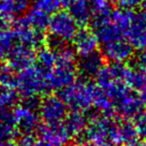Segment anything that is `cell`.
I'll return each instance as SVG.
<instances>
[{
    "instance_id": "38",
    "label": "cell",
    "mask_w": 146,
    "mask_h": 146,
    "mask_svg": "<svg viewBox=\"0 0 146 146\" xmlns=\"http://www.w3.org/2000/svg\"><path fill=\"white\" fill-rule=\"evenodd\" d=\"M141 92V94H140V98H141L142 100V103H143L144 107H146V88H144Z\"/></svg>"
},
{
    "instance_id": "28",
    "label": "cell",
    "mask_w": 146,
    "mask_h": 146,
    "mask_svg": "<svg viewBox=\"0 0 146 146\" xmlns=\"http://www.w3.org/2000/svg\"><path fill=\"white\" fill-rule=\"evenodd\" d=\"M33 7L51 15L60 9L59 0H32Z\"/></svg>"
},
{
    "instance_id": "36",
    "label": "cell",
    "mask_w": 146,
    "mask_h": 146,
    "mask_svg": "<svg viewBox=\"0 0 146 146\" xmlns=\"http://www.w3.org/2000/svg\"><path fill=\"white\" fill-rule=\"evenodd\" d=\"M76 0H59V3H60L61 7H64V8H69L70 5H72L73 3L75 2Z\"/></svg>"
},
{
    "instance_id": "19",
    "label": "cell",
    "mask_w": 146,
    "mask_h": 146,
    "mask_svg": "<svg viewBox=\"0 0 146 146\" xmlns=\"http://www.w3.org/2000/svg\"><path fill=\"white\" fill-rule=\"evenodd\" d=\"M92 27L98 42L101 45L124 38V32L111 22V19Z\"/></svg>"
},
{
    "instance_id": "22",
    "label": "cell",
    "mask_w": 146,
    "mask_h": 146,
    "mask_svg": "<svg viewBox=\"0 0 146 146\" xmlns=\"http://www.w3.org/2000/svg\"><path fill=\"white\" fill-rule=\"evenodd\" d=\"M17 133L12 111L0 109V139H13Z\"/></svg>"
},
{
    "instance_id": "15",
    "label": "cell",
    "mask_w": 146,
    "mask_h": 146,
    "mask_svg": "<svg viewBox=\"0 0 146 146\" xmlns=\"http://www.w3.org/2000/svg\"><path fill=\"white\" fill-rule=\"evenodd\" d=\"M116 113L121 119H134L144 110V105L140 96L134 95L131 92L115 102Z\"/></svg>"
},
{
    "instance_id": "13",
    "label": "cell",
    "mask_w": 146,
    "mask_h": 146,
    "mask_svg": "<svg viewBox=\"0 0 146 146\" xmlns=\"http://www.w3.org/2000/svg\"><path fill=\"white\" fill-rule=\"evenodd\" d=\"M73 49L75 50L76 54L80 57L89 55L93 52H96L98 49L99 42L97 37L94 34L93 30H90L85 27L78 29L77 33L72 39Z\"/></svg>"
},
{
    "instance_id": "4",
    "label": "cell",
    "mask_w": 146,
    "mask_h": 146,
    "mask_svg": "<svg viewBox=\"0 0 146 146\" xmlns=\"http://www.w3.org/2000/svg\"><path fill=\"white\" fill-rule=\"evenodd\" d=\"M78 24L67 11H57L49 19L48 30L50 36L67 43L72 41L78 31Z\"/></svg>"
},
{
    "instance_id": "8",
    "label": "cell",
    "mask_w": 146,
    "mask_h": 146,
    "mask_svg": "<svg viewBox=\"0 0 146 146\" xmlns=\"http://www.w3.org/2000/svg\"><path fill=\"white\" fill-rule=\"evenodd\" d=\"M15 127L18 133L21 134H32L36 132L38 126L40 125V117L38 111L27 106L16 105L13 108Z\"/></svg>"
},
{
    "instance_id": "24",
    "label": "cell",
    "mask_w": 146,
    "mask_h": 146,
    "mask_svg": "<svg viewBox=\"0 0 146 146\" xmlns=\"http://www.w3.org/2000/svg\"><path fill=\"white\" fill-rule=\"evenodd\" d=\"M134 18V12L129 9H124L120 7L119 9L112 10L111 12V22L115 24L120 30H122L125 34V31L131 25Z\"/></svg>"
},
{
    "instance_id": "42",
    "label": "cell",
    "mask_w": 146,
    "mask_h": 146,
    "mask_svg": "<svg viewBox=\"0 0 146 146\" xmlns=\"http://www.w3.org/2000/svg\"><path fill=\"white\" fill-rule=\"evenodd\" d=\"M144 4H145V7H146V0H145V2H144Z\"/></svg>"
},
{
    "instance_id": "40",
    "label": "cell",
    "mask_w": 146,
    "mask_h": 146,
    "mask_svg": "<svg viewBox=\"0 0 146 146\" xmlns=\"http://www.w3.org/2000/svg\"><path fill=\"white\" fill-rule=\"evenodd\" d=\"M68 146H86L84 143H81V142H73V143L69 144Z\"/></svg>"
},
{
    "instance_id": "9",
    "label": "cell",
    "mask_w": 146,
    "mask_h": 146,
    "mask_svg": "<svg viewBox=\"0 0 146 146\" xmlns=\"http://www.w3.org/2000/svg\"><path fill=\"white\" fill-rule=\"evenodd\" d=\"M124 36L134 49L146 50V7L134 13L133 21Z\"/></svg>"
},
{
    "instance_id": "43",
    "label": "cell",
    "mask_w": 146,
    "mask_h": 146,
    "mask_svg": "<svg viewBox=\"0 0 146 146\" xmlns=\"http://www.w3.org/2000/svg\"><path fill=\"white\" fill-rule=\"evenodd\" d=\"M87 1H90V0H87Z\"/></svg>"
},
{
    "instance_id": "23",
    "label": "cell",
    "mask_w": 146,
    "mask_h": 146,
    "mask_svg": "<svg viewBox=\"0 0 146 146\" xmlns=\"http://www.w3.org/2000/svg\"><path fill=\"white\" fill-rule=\"evenodd\" d=\"M25 17H26L30 26L32 28L36 29V30L45 32L47 30V28H48L50 15L35 8V7H32L31 9H29L26 12Z\"/></svg>"
},
{
    "instance_id": "26",
    "label": "cell",
    "mask_w": 146,
    "mask_h": 146,
    "mask_svg": "<svg viewBox=\"0 0 146 146\" xmlns=\"http://www.w3.org/2000/svg\"><path fill=\"white\" fill-rule=\"evenodd\" d=\"M17 43L12 30L5 29L0 31V60H5Z\"/></svg>"
},
{
    "instance_id": "10",
    "label": "cell",
    "mask_w": 146,
    "mask_h": 146,
    "mask_svg": "<svg viewBox=\"0 0 146 146\" xmlns=\"http://www.w3.org/2000/svg\"><path fill=\"white\" fill-rule=\"evenodd\" d=\"M6 59L9 68L13 72H19L27 67L34 65L36 61V52L32 47L16 43Z\"/></svg>"
},
{
    "instance_id": "6",
    "label": "cell",
    "mask_w": 146,
    "mask_h": 146,
    "mask_svg": "<svg viewBox=\"0 0 146 146\" xmlns=\"http://www.w3.org/2000/svg\"><path fill=\"white\" fill-rule=\"evenodd\" d=\"M12 32L17 43L27 45L32 48H40L46 44L44 32L32 28L25 16H18L12 22Z\"/></svg>"
},
{
    "instance_id": "14",
    "label": "cell",
    "mask_w": 146,
    "mask_h": 146,
    "mask_svg": "<svg viewBox=\"0 0 146 146\" xmlns=\"http://www.w3.org/2000/svg\"><path fill=\"white\" fill-rule=\"evenodd\" d=\"M90 94H91L92 106L96 111L108 117L113 118L116 114L115 102L94 82H89Z\"/></svg>"
},
{
    "instance_id": "30",
    "label": "cell",
    "mask_w": 146,
    "mask_h": 146,
    "mask_svg": "<svg viewBox=\"0 0 146 146\" xmlns=\"http://www.w3.org/2000/svg\"><path fill=\"white\" fill-rule=\"evenodd\" d=\"M144 2H145V0H118L117 1L121 8L129 9V10L138 8L142 4H144Z\"/></svg>"
},
{
    "instance_id": "41",
    "label": "cell",
    "mask_w": 146,
    "mask_h": 146,
    "mask_svg": "<svg viewBox=\"0 0 146 146\" xmlns=\"http://www.w3.org/2000/svg\"><path fill=\"white\" fill-rule=\"evenodd\" d=\"M108 1H109L110 3H117L118 0H108Z\"/></svg>"
},
{
    "instance_id": "2",
    "label": "cell",
    "mask_w": 146,
    "mask_h": 146,
    "mask_svg": "<svg viewBox=\"0 0 146 146\" xmlns=\"http://www.w3.org/2000/svg\"><path fill=\"white\" fill-rule=\"evenodd\" d=\"M15 89L22 98L44 95L49 92L46 74L37 65L27 67L17 73Z\"/></svg>"
},
{
    "instance_id": "37",
    "label": "cell",
    "mask_w": 146,
    "mask_h": 146,
    "mask_svg": "<svg viewBox=\"0 0 146 146\" xmlns=\"http://www.w3.org/2000/svg\"><path fill=\"white\" fill-rule=\"evenodd\" d=\"M8 68V65L5 64V63H3L2 61L0 60V78L2 77L3 75V73L5 72V70Z\"/></svg>"
},
{
    "instance_id": "25",
    "label": "cell",
    "mask_w": 146,
    "mask_h": 146,
    "mask_svg": "<svg viewBox=\"0 0 146 146\" xmlns=\"http://www.w3.org/2000/svg\"><path fill=\"white\" fill-rule=\"evenodd\" d=\"M19 97L15 88L0 85V109H13L18 104Z\"/></svg>"
},
{
    "instance_id": "20",
    "label": "cell",
    "mask_w": 146,
    "mask_h": 146,
    "mask_svg": "<svg viewBox=\"0 0 146 146\" xmlns=\"http://www.w3.org/2000/svg\"><path fill=\"white\" fill-rule=\"evenodd\" d=\"M69 13L76 21L78 26L85 27L91 22L92 10L89 1L87 0H76L69 7Z\"/></svg>"
},
{
    "instance_id": "31",
    "label": "cell",
    "mask_w": 146,
    "mask_h": 146,
    "mask_svg": "<svg viewBox=\"0 0 146 146\" xmlns=\"http://www.w3.org/2000/svg\"><path fill=\"white\" fill-rule=\"evenodd\" d=\"M134 66L136 69L146 74V50H141L139 54L135 57Z\"/></svg>"
},
{
    "instance_id": "21",
    "label": "cell",
    "mask_w": 146,
    "mask_h": 146,
    "mask_svg": "<svg viewBox=\"0 0 146 146\" xmlns=\"http://www.w3.org/2000/svg\"><path fill=\"white\" fill-rule=\"evenodd\" d=\"M57 60V53L54 49L49 47L46 44L42 47L38 48V51L36 52V61L37 66L41 68L45 72V74L49 73L52 68L54 67Z\"/></svg>"
},
{
    "instance_id": "35",
    "label": "cell",
    "mask_w": 146,
    "mask_h": 146,
    "mask_svg": "<svg viewBox=\"0 0 146 146\" xmlns=\"http://www.w3.org/2000/svg\"><path fill=\"white\" fill-rule=\"evenodd\" d=\"M0 146H17L12 139H0Z\"/></svg>"
},
{
    "instance_id": "7",
    "label": "cell",
    "mask_w": 146,
    "mask_h": 146,
    "mask_svg": "<svg viewBox=\"0 0 146 146\" xmlns=\"http://www.w3.org/2000/svg\"><path fill=\"white\" fill-rule=\"evenodd\" d=\"M68 113V108L59 96L46 94L40 101L38 114L45 124L62 123Z\"/></svg>"
},
{
    "instance_id": "33",
    "label": "cell",
    "mask_w": 146,
    "mask_h": 146,
    "mask_svg": "<svg viewBox=\"0 0 146 146\" xmlns=\"http://www.w3.org/2000/svg\"><path fill=\"white\" fill-rule=\"evenodd\" d=\"M126 146H146V141L145 140L139 139V138H136V139L128 142L126 144Z\"/></svg>"
},
{
    "instance_id": "34",
    "label": "cell",
    "mask_w": 146,
    "mask_h": 146,
    "mask_svg": "<svg viewBox=\"0 0 146 146\" xmlns=\"http://www.w3.org/2000/svg\"><path fill=\"white\" fill-rule=\"evenodd\" d=\"M36 146H62V145L57 144V143H53V142H49V141H45V140L39 139L36 143Z\"/></svg>"
},
{
    "instance_id": "17",
    "label": "cell",
    "mask_w": 146,
    "mask_h": 146,
    "mask_svg": "<svg viewBox=\"0 0 146 146\" xmlns=\"http://www.w3.org/2000/svg\"><path fill=\"white\" fill-rule=\"evenodd\" d=\"M40 140L53 142L63 145L69 139V136L62 123L59 124H45L39 125L36 130Z\"/></svg>"
},
{
    "instance_id": "32",
    "label": "cell",
    "mask_w": 146,
    "mask_h": 146,
    "mask_svg": "<svg viewBox=\"0 0 146 146\" xmlns=\"http://www.w3.org/2000/svg\"><path fill=\"white\" fill-rule=\"evenodd\" d=\"M37 140L32 134H22L17 142V146H36Z\"/></svg>"
},
{
    "instance_id": "27",
    "label": "cell",
    "mask_w": 146,
    "mask_h": 146,
    "mask_svg": "<svg viewBox=\"0 0 146 146\" xmlns=\"http://www.w3.org/2000/svg\"><path fill=\"white\" fill-rule=\"evenodd\" d=\"M125 83L131 90L142 91L144 88H146V74L138 69L131 67L125 79Z\"/></svg>"
},
{
    "instance_id": "11",
    "label": "cell",
    "mask_w": 146,
    "mask_h": 146,
    "mask_svg": "<svg viewBox=\"0 0 146 146\" xmlns=\"http://www.w3.org/2000/svg\"><path fill=\"white\" fill-rule=\"evenodd\" d=\"M134 48L125 38L102 45V56L110 62L126 63L133 57Z\"/></svg>"
},
{
    "instance_id": "39",
    "label": "cell",
    "mask_w": 146,
    "mask_h": 146,
    "mask_svg": "<svg viewBox=\"0 0 146 146\" xmlns=\"http://www.w3.org/2000/svg\"><path fill=\"white\" fill-rule=\"evenodd\" d=\"M98 146H120V145H118V144H116V143H113V142H111V141H104L103 143H101L100 145H98Z\"/></svg>"
},
{
    "instance_id": "3",
    "label": "cell",
    "mask_w": 146,
    "mask_h": 146,
    "mask_svg": "<svg viewBox=\"0 0 146 146\" xmlns=\"http://www.w3.org/2000/svg\"><path fill=\"white\" fill-rule=\"evenodd\" d=\"M59 97L70 110L87 112L92 107L89 82L76 80L59 91Z\"/></svg>"
},
{
    "instance_id": "16",
    "label": "cell",
    "mask_w": 146,
    "mask_h": 146,
    "mask_svg": "<svg viewBox=\"0 0 146 146\" xmlns=\"http://www.w3.org/2000/svg\"><path fill=\"white\" fill-rule=\"evenodd\" d=\"M88 122L85 112L71 110L63 120V125L67 131L69 138H78L82 136Z\"/></svg>"
},
{
    "instance_id": "12",
    "label": "cell",
    "mask_w": 146,
    "mask_h": 146,
    "mask_svg": "<svg viewBox=\"0 0 146 146\" xmlns=\"http://www.w3.org/2000/svg\"><path fill=\"white\" fill-rule=\"evenodd\" d=\"M138 137L139 135L135 124L129 119H121L118 122L113 121L108 133V140L118 145L127 144Z\"/></svg>"
},
{
    "instance_id": "5",
    "label": "cell",
    "mask_w": 146,
    "mask_h": 146,
    "mask_svg": "<svg viewBox=\"0 0 146 146\" xmlns=\"http://www.w3.org/2000/svg\"><path fill=\"white\" fill-rule=\"evenodd\" d=\"M113 120L100 113H93L88 117V122L82 136L90 146H98L108 139Z\"/></svg>"
},
{
    "instance_id": "1",
    "label": "cell",
    "mask_w": 146,
    "mask_h": 146,
    "mask_svg": "<svg viewBox=\"0 0 146 146\" xmlns=\"http://www.w3.org/2000/svg\"><path fill=\"white\" fill-rule=\"evenodd\" d=\"M57 60L54 67L46 74L49 91H60L77 80L78 71L76 52L68 45H63L56 51Z\"/></svg>"
},
{
    "instance_id": "18",
    "label": "cell",
    "mask_w": 146,
    "mask_h": 146,
    "mask_svg": "<svg viewBox=\"0 0 146 146\" xmlns=\"http://www.w3.org/2000/svg\"><path fill=\"white\" fill-rule=\"evenodd\" d=\"M103 65L104 57L97 51L86 56H82L80 57L79 62H77L78 75L80 74L84 78H94Z\"/></svg>"
},
{
    "instance_id": "29",
    "label": "cell",
    "mask_w": 146,
    "mask_h": 146,
    "mask_svg": "<svg viewBox=\"0 0 146 146\" xmlns=\"http://www.w3.org/2000/svg\"><path fill=\"white\" fill-rule=\"evenodd\" d=\"M134 124L137 129L138 135L146 139V110H143L139 115L134 118Z\"/></svg>"
}]
</instances>
